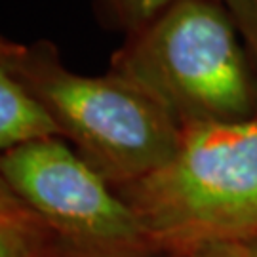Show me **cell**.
<instances>
[{
  "label": "cell",
  "instance_id": "cell-1",
  "mask_svg": "<svg viewBox=\"0 0 257 257\" xmlns=\"http://www.w3.org/2000/svg\"><path fill=\"white\" fill-rule=\"evenodd\" d=\"M109 73L136 86L179 128L257 118V80L221 0H174L126 37Z\"/></svg>",
  "mask_w": 257,
  "mask_h": 257
},
{
  "label": "cell",
  "instance_id": "cell-2",
  "mask_svg": "<svg viewBox=\"0 0 257 257\" xmlns=\"http://www.w3.org/2000/svg\"><path fill=\"white\" fill-rule=\"evenodd\" d=\"M0 61L48 110L59 136L114 189L151 175L179 149L181 128L160 105L120 76H82L55 44L0 37Z\"/></svg>",
  "mask_w": 257,
  "mask_h": 257
},
{
  "label": "cell",
  "instance_id": "cell-3",
  "mask_svg": "<svg viewBox=\"0 0 257 257\" xmlns=\"http://www.w3.org/2000/svg\"><path fill=\"white\" fill-rule=\"evenodd\" d=\"M116 193L162 255L206 240L257 238V118L187 126L168 164Z\"/></svg>",
  "mask_w": 257,
  "mask_h": 257
},
{
  "label": "cell",
  "instance_id": "cell-4",
  "mask_svg": "<svg viewBox=\"0 0 257 257\" xmlns=\"http://www.w3.org/2000/svg\"><path fill=\"white\" fill-rule=\"evenodd\" d=\"M0 175L42 221L63 257H158L138 213L59 138L0 156Z\"/></svg>",
  "mask_w": 257,
  "mask_h": 257
},
{
  "label": "cell",
  "instance_id": "cell-5",
  "mask_svg": "<svg viewBox=\"0 0 257 257\" xmlns=\"http://www.w3.org/2000/svg\"><path fill=\"white\" fill-rule=\"evenodd\" d=\"M50 138H59L52 116L0 61V156Z\"/></svg>",
  "mask_w": 257,
  "mask_h": 257
},
{
  "label": "cell",
  "instance_id": "cell-6",
  "mask_svg": "<svg viewBox=\"0 0 257 257\" xmlns=\"http://www.w3.org/2000/svg\"><path fill=\"white\" fill-rule=\"evenodd\" d=\"M0 257H63L52 232L42 221L23 219L0 223Z\"/></svg>",
  "mask_w": 257,
  "mask_h": 257
},
{
  "label": "cell",
  "instance_id": "cell-7",
  "mask_svg": "<svg viewBox=\"0 0 257 257\" xmlns=\"http://www.w3.org/2000/svg\"><path fill=\"white\" fill-rule=\"evenodd\" d=\"M174 0H99L105 21L126 33V37L149 25Z\"/></svg>",
  "mask_w": 257,
  "mask_h": 257
},
{
  "label": "cell",
  "instance_id": "cell-8",
  "mask_svg": "<svg viewBox=\"0 0 257 257\" xmlns=\"http://www.w3.org/2000/svg\"><path fill=\"white\" fill-rule=\"evenodd\" d=\"M177 257H257V238H217L194 244Z\"/></svg>",
  "mask_w": 257,
  "mask_h": 257
},
{
  "label": "cell",
  "instance_id": "cell-9",
  "mask_svg": "<svg viewBox=\"0 0 257 257\" xmlns=\"http://www.w3.org/2000/svg\"><path fill=\"white\" fill-rule=\"evenodd\" d=\"M244 46L248 50L249 61L257 80V0H230L227 2Z\"/></svg>",
  "mask_w": 257,
  "mask_h": 257
},
{
  "label": "cell",
  "instance_id": "cell-10",
  "mask_svg": "<svg viewBox=\"0 0 257 257\" xmlns=\"http://www.w3.org/2000/svg\"><path fill=\"white\" fill-rule=\"evenodd\" d=\"M35 217L37 215L19 200L18 196H16V193L4 181V177L0 175V223L35 219Z\"/></svg>",
  "mask_w": 257,
  "mask_h": 257
},
{
  "label": "cell",
  "instance_id": "cell-11",
  "mask_svg": "<svg viewBox=\"0 0 257 257\" xmlns=\"http://www.w3.org/2000/svg\"><path fill=\"white\" fill-rule=\"evenodd\" d=\"M221 2H225V4H227V2H230V0H221Z\"/></svg>",
  "mask_w": 257,
  "mask_h": 257
}]
</instances>
